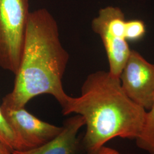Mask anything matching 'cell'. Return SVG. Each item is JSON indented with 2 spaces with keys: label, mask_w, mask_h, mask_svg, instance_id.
Instances as JSON below:
<instances>
[{
  "label": "cell",
  "mask_w": 154,
  "mask_h": 154,
  "mask_svg": "<svg viewBox=\"0 0 154 154\" xmlns=\"http://www.w3.org/2000/svg\"><path fill=\"white\" fill-rule=\"evenodd\" d=\"M69 59L54 17L45 8L30 11L14 88L1 105L25 107L34 97L49 94L63 107L69 96L62 84Z\"/></svg>",
  "instance_id": "cell-1"
},
{
  "label": "cell",
  "mask_w": 154,
  "mask_h": 154,
  "mask_svg": "<svg viewBox=\"0 0 154 154\" xmlns=\"http://www.w3.org/2000/svg\"><path fill=\"white\" fill-rule=\"evenodd\" d=\"M62 109L65 116L75 113L83 118L86 131L81 144L86 152L116 137L135 140L147 112L127 95L119 77L105 71L88 75L81 95L69 96Z\"/></svg>",
  "instance_id": "cell-2"
},
{
  "label": "cell",
  "mask_w": 154,
  "mask_h": 154,
  "mask_svg": "<svg viewBox=\"0 0 154 154\" xmlns=\"http://www.w3.org/2000/svg\"><path fill=\"white\" fill-rule=\"evenodd\" d=\"M29 0H0V68L16 74L28 26Z\"/></svg>",
  "instance_id": "cell-3"
},
{
  "label": "cell",
  "mask_w": 154,
  "mask_h": 154,
  "mask_svg": "<svg viewBox=\"0 0 154 154\" xmlns=\"http://www.w3.org/2000/svg\"><path fill=\"white\" fill-rule=\"evenodd\" d=\"M126 21L120 8L110 6L100 9L91 23L93 30L100 37L104 46L109 72L119 78L132 50L126 38Z\"/></svg>",
  "instance_id": "cell-4"
},
{
  "label": "cell",
  "mask_w": 154,
  "mask_h": 154,
  "mask_svg": "<svg viewBox=\"0 0 154 154\" xmlns=\"http://www.w3.org/2000/svg\"><path fill=\"white\" fill-rule=\"evenodd\" d=\"M122 88L137 105L148 111L154 98V65L131 50L119 76Z\"/></svg>",
  "instance_id": "cell-5"
},
{
  "label": "cell",
  "mask_w": 154,
  "mask_h": 154,
  "mask_svg": "<svg viewBox=\"0 0 154 154\" xmlns=\"http://www.w3.org/2000/svg\"><path fill=\"white\" fill-rule=\"evenodd\" d=\"M6 119L16 133L23 150L34 149L57 136L63 127L56 126L33 116L25 107L11 108L1 105Z\"/></svg>",
  "instance_id": "cell-6"
},
{
  "label": "cell",
  "mask_w": 154,
  "mask_h": 154,
  "mask_svg": "<svg viewBox=\"0 0 154 154\" xmlns=\"http://www.w3.org/2000/svg\"><path fill=\"white\" fill-rule=\"evenodd\" d=\"M85 125L82 116H74L64 122L61 132L48 142L34 149L13 151L11 154H80L83 149L77 135Z\"/></svg>",
  "instance_id": "cell-7"
},
{
  "label": "cell",
  "mask_w": 154,
  "mask_h": 154,
  "mask_svg": "<svg viewBox=\"0 0 154 154\" xmlns=\"http://www.w3.org/2000/svg\"><path fill=\"white\" fill-rule=\"evenodd\" d=\"M135 140L140 149L154 154V98L150 109L147 111L142 130Z\"/></svg>",
  "instance_id": "cell-8"
},
{
  "label": "cell",
  "mask_w": 154,
  "mask_h": 154,
  "mask_svg": "<svg viewBox=\"0 0 154 154\" xmlns=\"http://www.w3.org/2000/svg\"><path fill=\"white\" fill-rule=\"evenodd\" d=\"M0 142L11 152L23 150V147L4 115L0 106Z\"/></svg>",
  "instance_id": "cell-9"
},
{
  "label": "cell",
  "mask_w": 154,
  "mask_h": 154,
  "mask_svg": "<svg viewBox=\"0 0 154 154\" xmlns=\"http://www.w3.org/2000/svg\"><path fill=\"white\" fill-rule=\"evenodd\" d=\"M146 31V25L142 20H131L126 21L125 34L128 42L140 40L144 37Z\"/></svg>",
  "instance_id": "cell-10"
},
{
  "label": "cell",
  "mask_w": 154,
  "mask_h": 154,
  "mask_svg": "<svg viewBox=\"0 0 154 154\" xmlns=\"http://www.w3.org/2000/svg\"><path fill=\"white\" fill-rule=\"evenodd\" d=\"M87 152V154H121L115 149L106 147L105 145Z\"/></svg>",
  "instance_id": "cell-11"
},
{
  "label": "cell",
  "mask_w": 154,
  "mask_h": 154,
  "mask_svg": "<svg viewBox=\"0 0 154 154\" xmlns=\"http://www.w3.org/2000/svg\"><path fill=\"white\" fill-rule=\"evenodd\" d=\"M0 154H11V152L5 146L0 142Z\"/></svg>",
  "instance_id": "cell-12"
},
{
  "label": "cell",
  "mask_w": 154,
  "mask_h": 154,
  "mask_svg": "<svg viewBox=\"0 0 154 154\" xmlns=\"http://www.w3.org/2000/svg\"></svg>",
  "instance_id": "cell-13"
}]
</instances>
